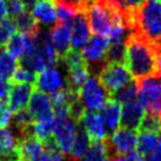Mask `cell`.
I'll return each mask as SVG.
<instances>
[{"mask_svg":"<svg viewBox=\"0 0 161 161\" xmlns=\"http://www.w3.org/2000/svg\"><path fill=\"white\" fill-rule=\"evenodd\" d=\"M145 1H146V0H120V3H121V5L124 6V8H125L126 11H128V12L140 7Z\"/></svg>","mask_w":161,"mask_h":161,"instance_id":"cell-33","label":"cell"},{"mask_svg":"<svg viewBox=\"0 0 161 161\" xmlns=\"http://www.w3.org/2000/svg\"><path fill=\"white\" fill-rule=\"evenodd\" d=\"M113 159L108 140L91 142L88 149L82 157V161H111Z\"/></svg>","mask_w":161,"mask_h":161,"instance_id":"cell-20","label":"cell"},{"mask_svg":"<svg viewBox=\"0 0 161 161\" xmlns=\"http://www.w3.org/2000/svg\"><path fill=\"white\" fill-rule=\"evenodd\" d=\"M125 42L111 44L108 48L106 61L107 63H122L125 60Z\"/></svg>","mask_w":161,"mask_h":161,"instance_id":"cell-30","label":"cell"},{"mask_svg":"<svg viewBox=\"0 0 161 161\" xmlns=\"http://www.w3.org/2000/svg\"><path fill=\"white\" fill-rule=\"evenodd\" d=\"M90 32L86 11L76 13L71 23V48L80 49L84 47L90 39Z\"/></svg>","mask_w":161,"mask_h":161,"instance_id":"cell-13","label":"cell"},{"mask_svg":"<svg viewBox=\"0 0 161 161\" xmlns=\"http://www.w3.org/2000/svg\"><path fill=\"white\" fill-rule=\"evenodd\" d=\"M34 90V85L27 84H11L7 103L12 113H17L28 106L31 100L32 93Z\"/></svg>","mask_w":161,"mask_h":161,"instance_id":"cell-15","label":"cell"},{"mask_svg":"<svg viewBox=\"0 0 161 161\" xmlns=\"http://www.w3.org/2000/svg\"><path fill=\"white\" fill-rule=\"evenodd\" d=\"M95 1H98V0H82V3L86 5V7H88V6H91L92 4H94Z\"/></svg>","mask_w":161,"mask_h":161,"instance_id":"cell-40","label":"cell"},{"mask_svg":"<svg viewBox=\"0 0 161 161\" xmlns=\"http://www.w3.org/2000/svg\"><path fill=\"white\" fill-rule=\"evenodd\" d=\"M20 1L24 4L25 8H26V11H28V9H32V7L34 6V4H36V0H20Z\"/></svg>","mask_w":161,"mask_h":161,"instance_id":"cell-39","label":"cell"},{"mask_svg":"<svg viewBox=\"0 0 161 161\" xmlns=\"http://www.w3.org/2000/svg\"><path fill=\"white\" fill-rule=\"evenodd\" d=\"M31 13L39 24L51 25L57 23V4L55 0H36Z\"/></svg>","mask_w":161,"mask_h":161,"instance_id":"cell-18","label":"cell"},{"mask_svg":"<svg viewBox=\"0 0 161 161\" xmlns=\"http://www.w3.org/2000/svg\"><path fill=\"white\" fill-rule=\"evenodd\" d=\"M27 109L31 113V115L33 116L34 122L36 121H48L55 119L53 106L51 103V98L46 93L36 90V87L33 90Z\"/></svg>","mask_w":161,"mask_h":161,"instance_id":"cell-9","label":"cell"},{"mask_svg":"<svg viewBox=\"0 0 161 161\" xmlns=\"http://www.w3.org/2000/svg\"><path fill=\"white\" fill-rule=\"evenodd\" d=\"M130 26L147 40L161 46V0H146L130 12Z\"/></svg>","mask_w":161,"mask_h":161,"instance_id":"cell-2","label":"cell"},{"mask_svg":"<svg viewBox=\"0 0 161 161\" xmlns=\"http://www.w3.org/2000/svg\"><path fill=\"white\" fill-rule=\"evenodd\" d=\"M14 21L17 25V28L19 32H23L25 34H28L31 36H38L40 32V24L36 21V19L33 17V14L28 11H24L18 17H15Z\"/></svg>","mask_w":161,"mask_h":161,"instance_id":"cell-22","label":"cell"},{"mask_svg":"<svg viewBox=\"0 0 161 161\" xmlns=\"http://www.w3.org/2000/svg\"><path fill=\"white\" fill-rule=\"evenodd\" d=\"M8 17V4L6 0H0V20Z\"/></svg>","mask_w":161,"mask_h":161,"instance_id":"cell-36","label":"cell"},{"mask_svg":"<svg viewBox=\"0 0 161 161\" xmlns=\"http://www.w3.org/2000/svg\"><path fill=\"white\" fill-rule=\"evenodd\" d=\"M158 151L161 153V133L159 135V140H158Z\"/></svg>","mask_w":161,"mask_h":161,"instance_id":"cell-41","label":"cell"},{"mask_svg":"<svg viewBox=\"0 0 161 161\" xmlns=\"http://www.w3.org/2000/svg\"><path fill=\"white\" fill-rule=\"evenodd\" d=\"M76 130L78 124H75L69 118H55L53 136L64 155H69L73 142L75 140Z\"/></svg>","mask_w":161,"mask_h":161,"instance_id":"cell-8","label":"cell"},{"mask_svg":"<svg viewBox=\"0 0 161 161\" xmlns=\"http://www.w3.org/2000/svg\"><path fill=\"white\" fill-rule=\"evenodd\" d=\"M97 78L109 97H113L118 91L133 81V76L122 63H106Z\"/></svg>","mask_w":161,"mask_h":161,"instance_id":"cell-3","label":"cell"},{"mask_svg":"<svg viewBox=\"0 0 161 161\" xmlns=\"http://www.w3.org/2000/svg\"><path fill=\"white\" fill-rule=\"evenodd\" d=\"M17 67H18L17 59L9 55L6 51H1L0 53V79L9 81Z\"/></svg>","mask_w":161,"mask_h":161,"instance_id":"cell-24","label":"cell"},{"mask_svg":"<svg viewBox=\"0 0 161 161\" xmlns=\"http://www.w3.org/2000/svg\"><path fill=\"white\" fill-rule=\"evenodd\" d=\"M78 125L81 126L87 133L91 142L103 141L108 138L106 124L103 119V115L98 112L86 111Z\"/></svg>","mask_w":161,"mask_h":161,"instance_id":"cell-10","label":"cell"},{"mask_svg":"<svg viewBox=\"0 0 161 161\" xmlns=\"http://www.w3.org/2000/svg\"><path fill=\"white\" fill-rule=\"evenodd\" d=\"M111 42L107 36H91L87 44L84 46L81 53L85 58L91 75H98L101 68L106 65V55Z\"/></svg>","mask_w":161,"mask_h":161,"instance_id":"cell-5","label":"cell"},{"mask_svg":"<svg viewBox=\"0 0 161 161\" xmlns=\"http://www.w3.org/2000/svg\"><path fill=\"white\" fill-rule=\"evenodd\" d=\"M9 90H11V84L9 81L1 80L0 79V100L1 101H6L8 98Z\"/></svg>","mask_w":161,"mask_h":161,"instance_id":"cell-34","label":"cell"},{"mask_svg":"<svg viewBox=\"0 0 161 161\" xmlns=\"http://www.w3.org/2000/svg\"><path fill=\"white\" fill-rule=\"evenodd\" d=\"M107 140L113 159H114L116 157H122L136 148L138 132L119 127L118 130L113 132L111 138H107Z\"/></svg>","mask_w":161,"mask_h":161,"instance_id":"cell-7","label":"cell"},{"mask_svg":"<svg viewBox=\"0 0 161 161\" xmlns=\"http://www.w3.org/2000/svg\"><path fill=\"white\" fill-rule=\"evenodd\" d=\"M138 101L145 112L161 118V80L158 76H148L136 82Z\"/></svg>","mask_w":161,"mask_h":161,"instance_id":"cell-4","label":"cell"},{"mask_svg":"<svg viewBox=\"0 0 161 161\" xmlns=\"http://www.w3.org/2000/svg\"><path fill=\"white\" fill-rule=\"evenodd\" d=\"M138 132H149L160 135L161 132V118L151 113H145L142 121L140 124Z\"/></svg>","mask_w":161,"mask_h":161,"instance_id":"cell-26","label":"cell"},{"mask_svg":"<svg viewBox=\"0 0 161 161\" xmlns=\"http://www.w3.org/2000/svg\"><path fill=\"white\" fill-rule=\"evenodd\" d=\"M36 38L25 34L23 32H17L4 46L5 51L14 59L20 60L36 48Z\"/></svg>","mask_w":161,"mask_h":161,"instance_id":"cell-12","label":"cell"},{"mask_svg":"<svg viewBox=\"0 0 161 161\" xmlns=\"http://www.w3.org/2000/svg\"><path fill=\"white\" fill-rule=\"evenodd\" d=\"M91 145V140L81 126L78 125V130H76L75 140L73 142L71 153L68 155L69 161H80L82 160V157L85 155L86 151L88 149Z\"/></svg>","mask_w":161,"mask_h":161,"instance_id":"cell-21","label":"cell"},{"mask_svg":"<svg viewBox=\"0 0 161 161\" xmlns=\"http://www.w3.org/2000/svg\"><path fill=\"white\" fill-rule=\"evenodd\" d=\"M121 103L115 100L114 98H109L106 100V103H103L101 108V115L106 124V127L109 132H114L119 128L121 120Z\"/></svg>","mask_w":161,"mask_h":161,"instance_id":"cell-19","label":"cell"},{"mask_svg":"<svg viewBox=\"0 0 161 161\" xmlns=\"http://www.w3.org/2000/svg\"><path fill=\"white\" fill-rule=\"evenodd\" d=\"M0 130H1V128H0Z\"/></svg>","mask_w":161,"mask_h":161,"instance_id":"cell-45","label":"cell"},{"mask_svg":"<svg viewBox=\"0 0 161 161\" xmlns=\"http://www.w3.org/2000/svg\"><path fill=\"white\" fill-rule=\"evenodd\" d=\"M157 76L161 80V46L157 45Z\"/></svg>","mask_w":161,"mask_h":161,"instance_id":"cell-38","label":"cell"},{"mask_svg":"<svg viewBox=\"0 0 161 161\" xmlns=\"http://www.w3.org/2000/svg\"><path fill=\"white\" fill-rule=\"evenodd\" d=\"M24 11H26V8L20 0H13V1L8 3V17H11V18L18 17Z\"/></svg>","mask_w":161,"mask_h":161,"instance_id":"cell-32","label":"cell"},{"mask_svg":"<svg viewBox=\"0 0 161 161\" xmlns=\"http://www.w3.org/2000/svg\"><path fill=\"white\" fill-rule=\"evenodd\" d=\"M8 1H13V0H8Z\"/></svg>","mask_w":161,"mask_h":161,"instance_id":"cell-43","label":"cell"},{"mask_svg":"<svg viewBox=\"0 0 161 161\" xmlns=\"http://www.w3.org/2000/svg\"><path fill=\"white\" fill-rule=\"evenodd\" d=\"M78 97L82 106L87 111L97 112L101 109L103 103L109 98V95L106 93V91L100 85L98 78L95 75H92L88 78V80L82 85L79 92Z\"/></svg>","mask_w":161,"mask_h":161,"instance_id":"cell-6","label":"cell"},{"mask_svg":"<svg viewBox=\"0 0 161 161\" xmlns=\"http://www.w3.org/2000/svg\"><path fill=\"white\" fill-rule=\"evenodd\" d=\"M0 53H1V51H0Z\"/></svg>","mask_w":161,"mask_h":161,"instance_id":"cell-44","label":"cell"},{"mask_svg":"<svg viewBox=\"0 0 161 161\" xmlns=\"http://www.w3.org/2000/svg\"><path fill=\"white\" fill-rule=\"evenodd\" d=\"M111 98H114L122 105L128 103V101H132V100H136L138 99V86H136V82L132 81L130 84L125 86L124 88L118 91Z\"/></svg>","mask_w":161,"mask_h":161,"instance_id":"cell-29","label":"cell"},{"mask_svg":"<svg viewBox=\"0 0 161 161\" xmlns=\"http://www.w3.org/2000/svg\"><path fill=\"white\" fill-rule=\"evenodd\" d=\"M145 113L146 112L141 106V103L138 101V99L124 103L121 108L120 127L138 132L140 124L145 116Z\"/></svg>","mask_w":161,"mask_h":161,"instance_id":"cell-14","label":"cell"},{"mask_svg":"<svg viewBox=\"0 0 161 161\" xmlns=\"http://www.w3.org/2000/svg\"><path fill=\"white\" fill-rule=\"evenodd\" d=\"M12 111L9 109L8 103L0 100V128H6L12 120Z\"/></svg>","mask_w":161,"mask_h":161,"instance_id":"cell-31","label":"cell"},{"mask_svg":"<svg viewBox=\"0 0 161 161\" xmlns=\"http://www.w3.org/2000/svg\"><path fill=\"white\" fill-rule=\"evenodd\" d=\"M143 161H161V153L159 151H153L143 157Z\"/></svg>","mask_w":161,"mask_h":161,"instance_id":"cell-37","label":"cell"},{"mask_svg":"<svg viewBox=\"0 0 161 161\" xmlns=\"http://www.w3.org/2000/svg\"><path fill=\"white\" fill-rule=\"evenodd\" d=\"M17 151L20 161H41L44 155V145L36 136L31 135L19 139Z\"/></svg>","mask_w":161,"mask_h":161,"instance_id":"cell-16","label":"cell"},{"mask_svg":"<svg viewBox=\"0 0 161 161\" xmlns=\"http://www.w3.org/2000/svg\"><path fill=\"white\" fill-rule=\"evenodd\" d=\"M120 158V161H143V157L140 154V153L136 151H132V152L127 153L125 155H122V157H119Z\"/></svg>","mask_w":161,"mask_h":161,"instance_id":"cell-35","label":"cell"},{"mask_svg":"<svg viewBox=\"0 0 161 161\" xmlns=\"http://www.w3.org/2000/svg\"><path fill=\"white\" fill-rule=\"evenodd\" d=\"M36 80V73L30 71L27 68L20 66L14 71L12 78L9 79V84H27V85H34Z\"/></svg>","mask_w":161,"mask_h":161,"instance_id":"cell-27","label":"cell"},{"mask_svg":"<svg viewBox=\"0 0 161 161\" xmlns=\"http://www.w3.org/2000/svg\"><path fill=\"white\" fill-rule=\"evenodd\" d=\"M158 140H159V135L158 134L149 133V132H139L138 143H136L138 152L142 157L152 153L158 147Z\"/></svg>","mask_w":161,"mask_h":161,"instance_id":"cell-23","label":"cell"},{"mask_svg":"<svg viewBox=\"0 0 161 161\" xmlns=\"http://www.w3.org/2000/svg\"><path fill=\"white\" fill-rule=\"evenodd\" d=\"M5 161H20L19 159H9V160H5Z\"/></svg>","mask_w":161,"mask_h":161,"instance_id":"cell-42","label":"cell"},{"mask_svg":"<svg viewBox=\"0 0 161 161\" xmlns=\"http://www.w3.org/2000/svg\"><path fill=\"white\" fill-rule=\"evenodd\" d=\"M17 25L13 18L6 17L0 20V47L5 46L11 36L17 33Z\"/></svg>","mask_w":161,"mask_h":161,"instance_id":"cell-28","label":"cell"},{"mask_svg":"<svg viewBox=\"0 0 161 161\" xmlns=\"http://www.w3.org/2000/svg\"><path fill=\"white\" fill-rule=\"evenodd\" d=\"M125 66L135 82L148 76H157V45L136 32L125 41Z\"/></svg>","mask_w":161,"mask_h":161,"instance_id":"cell-1","label":"cell"},{"mask_svg":"<svg viewBox=\"0 0 161 161\" xmlns=\"http://www.w3.org/2000/svg\"><path fill=\"white\" fill-rule=\"evenodd\" d=\"M65 82L61 73L55 67H46L36 74L34 87L46 94H53L65 87Z\"/></svg>","mask_w":161,"mask_h":161,"instance_id":"cell-11","label":"cell"},{"mask_svg":"<svg viewBox=\"0 0 161 161\" xmlns=\"http://www.w3.org/2000/svg\"><path fill=\"white\" fill-rule=\"evenodd\" d=\"M51 40L60 60L71 49V25L57 21L49 31Z\"/></svg>","mask_w":161,"mask_h":161,"instance_id":"cell-17","label":"cell"},{"mask_svg":"<svg viewBox=\"0 0 161 161\" xmlns=\"http://www.w3.org/2000/svg\"><path fill=\"white\" fill-rule=\"evenodd\" d=\"M54 128H55V119L48 121H36L33 124V134L39 140L45 141L48 138L53 136Z\"/></svg>","mask_w":161,"mask_h":161,"instance_id":"cell-25","label":"cell"}]
</instances>
